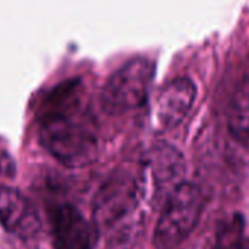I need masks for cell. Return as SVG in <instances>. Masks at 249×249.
Wrapping results in <instances>:
<instances>
[{
    "label": "cell",
    "instance_id": "cell-9",
    "mask_svg": "<svg viewBox=\"0 0 249 249\" xmlns=\"http://www.w3.org/2000/svg\"><path fill=\"white\" fill-rule=\"evenodd\" d=\"M228 127L236 142L249 144V79L238 88L231 102Z\"/></svg>",
    "mask_w": 249,
    "mask_h": 249
},
{
    "label": "cell",
    "instance_id": "cell-2",
    "mask_svg": "<svg viewBox=\"0 0 249 249\" xmlns=\"http://www.w3.org/2000/svg\"><path fill=\"white\" fill-rule=\"evenodd\" d=\"M204 209L200 187L184 181L163 203L155 229L158 249L178 248L196 229Z\"/></svg>",
    "mask_w": 249,
    "mask_h": 249
},
{
    "label": "cell",
    "instance_id": "cell-8",
    "mask_svg": "<svg viewBox=\"0 0 249 249\" xmlns=\"http://www.w3.org/2000/svg\"><path fill=\"white\" fill-rule=\"evenodd\" d=\"M197 98V88L188 77H177L165 85L156 101L158 123L172 128L182 123Z\"/></svg>",
    "mask_w": 249,
    "mask_h": 249
},
{
    "label": "cell",
    "instance_id": "cell-7",
    "mask_svg": "<svg viewBox=\"0 0 249 249\" xmlns=\"http://www.w3.org/2000/svg\"><path fill=\"white\" fill-rule=\"evenodd\" d=\"M0 226L19 239L35 238L41 231L39 214L18 188L0 184Z\"/></svg>",
    "mask_w": 249,
    "mask_h": 249
},
{
    "label": "cell",
    "instance_id": "cell-10",
    "mask_svg": "<svg viewBox=\"0 0 249 249\" xmlns=\"http://www.w3.org/2000/svg\"><path fill=\"white\" fill-rule=\"evenodd\" d=\"M213 249H249V235L241 217H233L219 228Z\"/></svg>",
    "mask_w": 249,
    "mask_h": 249
},
{
    "label": "cell",
    "instance_id": "cell-5",
    "mask_svg": "<svg viewBox=\"0 0 249 249\" xmlns=\"http://www.w3.org/2000/svg\"><path fill=\"white\" fill-rule=\"evenodd\" d=\"M54 249H93L98 228L71 203L57 201L48 209Z\"/></svg>",
    "mask_w": 249,
    "mask_h": 249
},
{
    "label": "cell",
    "instance_id": "cell-4",
    "mask_svg": "<svg viewBox=\"0 0 249 249\" xmlns=\"http://www.w3.org/2000/svg\"><path fill=\"white\" fill-rule=\"evenodd\" d=\"M185 159L172 144L160 142L152 146L146 159L144 185L137 184L142 200L162 204L185 181Z\"/></svg>",
    "mask_w": 249,
    "mask_h": 249
},
{
    "label": "cell",
    "instance_id": "cell-6",
    "mask_svg": "<svg viewBox=\"0 0 249 249\" xmlns=\"http://www.w3.org/2000/svg\"><path fill=\"white\" fill-rule=\"evenodd\" d=\"M142 197L137 184L125 179H112L98 193L95 200V225L96 228L112 229L115 225L125 222L137 213Z\"/></svg>",
    "mask_w": 249,
    "mask_h": 249
},
{
    "label": "cell",
    "instance_id": "cell-1",
    "mask_svg": "<svg viewBox=\"0 0 249 249\" xmlns=\"http://www.w3.org/2000/svg\"><path fill=\"white\" fill-rule=\"evenodd\" d=\"M36 121L39 143L61 165L82 168L96 159L98 128L85 105L79 79L53 88L38 109Z\"/></svg>",
    "mask_w": 249,
    "mask_h": 249
},
{
    "label": "cell",
    "instance_id": "cell-3",
    "mask_svg": "<svg viewBox=\"0 0 249 249\" xmlns=\"http://www.w3.org/2000/svg\"><path fill=\"white\" fill-rule=\"evenodd\" d=\"M155 76V64L147 58H134L120 67L107 80L101 102L105 112L118 115L140 107Z\"/></svg>",
    "mask_w": 249,
    "mask_h": 249
},
{
    "label": "cell",
    "instance_id": "cell-11",
    "mask_svg": "<svg viewBox=\"0 0 249 249\" xmlns=\"http://www.w3.org/2000/svg\"><path fill=\"white\" fill-rule=\"evenodd\" d=\"M12 160L10 158L3 152L0 150V175H6V174H10V169H12Z\"/></svg>",
    "mask_w": 249,
    "mask_h": 249
}]
</instances>
